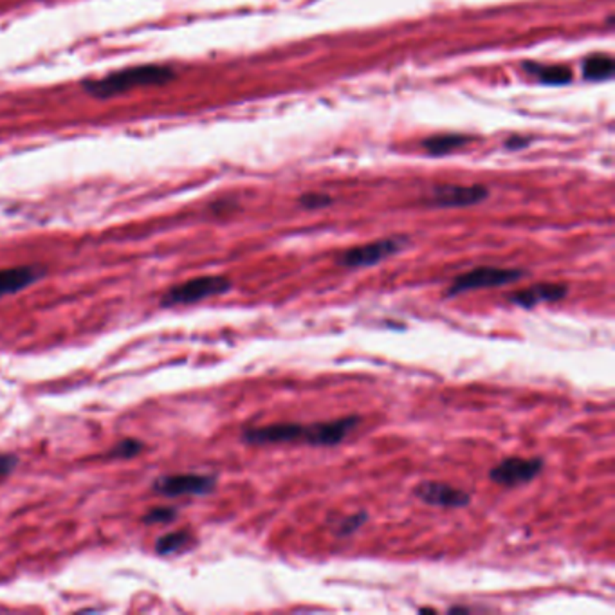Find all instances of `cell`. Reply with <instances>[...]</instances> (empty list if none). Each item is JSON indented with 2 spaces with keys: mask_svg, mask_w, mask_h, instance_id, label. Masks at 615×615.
Wrapping results in <instances>:
<instances>
[{
  "mask_svg": "<svg viewBox=\"0 0 615 615\" xmlns=\"http://www.w3.org/2000/svg\"><path fill=\"white\" fill-rule=\"evenodd\" d=\"M177 518V510L174 507H152L148 513L143 516V522L148 523V525H155V523H170Z\"/></svg>",
  "mask_w": 615,
  "mask_h": 615,
  "instance_id": "obj_18",
  "label": "cell"
},
{
  "mask_svg": "<svg viewBox=\"0 0 615 615\" xmlns=\"http://www.w3.org/2000/svg\"><path fill=\"white\" fill-rule=\"evenodd\" d=\"M527 271L523 269H507V268H474L471 271L458 275L453 278L448 291H446V298H457V296L465 294V292L478 291V289H494L502 287V285L514 284L525 278Z\"/></svg>",
  "mask_w": 615,
  "mask_h": 615,
  "instance_id": "obj_4",
  "label": "cell"
},
{
  "mask_svg": "<svg viewBox=\"0 0 615 615\" xmlns=\"http://www.w3.org/2000/svg\"><path fill=\"white\" fill-rule=\"evenodd\" d=\"M359 415L334 419V421L312 422H275V424L253 426L242 431V442L249 446H276V444H307L314 448H332L338 446L361 424Z\"/></svg>",
  "mask_w": 615,
  "mask_h": 615,
  "instance_id": "obj_1",
  "label": "cell"
},
{
  "mask_svg": "<svg viewBox=\"0 0 615 615\" xmlns=\"http://www.w3.org/2000/svg\"><path fill=\"white\" fill-rule=\"evenodd\" d=\"M530 76L538 78L539 81L547 83V85H565L572 80V73L565 67V65H542V64H529L527 65Z\"/></svg>",
  "mask_w": 615,
  "mask_h": 615,
  "instance_id": "obj_12",
  "label": "cell"
},
{
  "mask_svg": "<svg viewBox=\"0 0 615 615\" xmlns=\"http://www.w3.org/2000/svg\"><path fill=\"white\" fill-rule=\"evenodd\" d=\"M191 543V535L188 530H175V532H168V535L161 536L155 543V552L161 556H172L181 552L182 549H186Z\"/></svg>",
  "mask_w": 615,
  "mask_h": 615,
  "instance_id": "obj_15",
  "label": "cell"
},
{
  "mask_svg": "<svg viewBox=\"0 0 615 615\" xmlns=\"http://www.w3.org/2000/svg\"><path fill=\"white\" fill-rule=\"evenodd\" d=\"M233 289V282L227 276L208 275L186 280L182 284L174 285L162 294V307H175V305H191L198 301L222 296Z\"/></svg>",
  "mask_w": 615,
  "mask_h": 615,
  "instance_id": "obj_3",
  "label": "cell"
},
{
  "mask_svg": "<svg viewBox=\"0 0 615 615\" xmlns=\"http://www.w3.org/2000/svg\"><path fill=\"white\" fill-rule=\"evenodd\" d=\"M146 446L138 438H123L118 444L112 446V450L105 455L107 458H134L141 451H145Z\"/></svg>",
  "mask_w": 615,
  "mask_h": 615,
  "instance_id": "obj_16",
  "label": "cell"
},
{
  "mask_svg": "<svg viewBox=\"0 0 615 615\" xmlns=\"http://www.w3.org/2000/svg\"><path fill=\"white\" fill-rule=\"evenodd\" d=\"M467 141H470V138H465V136L442 134L426 139V141L422 143V146H424L429 154L442 155V154H450V152L457 150V148H462Z\"/></svg>",
  "mask_w": 615,
  "mask_h": 615,
  "instance_id": "obj_14",
  "label": "cell"
},
{
  "mask_svg": "<svg viewBox=\"0 0 615 615\" xmlns=\"http://www.w3.org/2000/svg\"><path fill=\"white\" fill-rule=\"evenodd\" d=\"M489 197V190L482 184L462 186V184H444L434 188L426 203L435 208H465L474 206Z\"/></svg>",
  "mask_w": 615,
  "mask_h": 615,
  "instance_id": "obj_9",
  "label": "cell"
},
{
  "mask_svg": "<svg viewBox=\"0 0 615 615\" xmlns=\"http://www.w3.org/2000/svg\"><path fill=\"white\" fill-rule=\"evenodd\" d=\"M217 478L213 474H166L154 482L152 489L165 498L177 496H204L213 493Z\"/></svg>",
  "mask_w": 615,
  "mask_h": 615,
  "instance_id": "obj_7",
  "label": "cell"
},
{
  "mask_svg": "<svg viewBox=\"0 0 615 615\" xmlns=\"http://www.w3.org/2000/svg\"><path fill=\"white\" fill-rule=\"evenodd\" d=\"M543 467L545 460L542 457H507L491 467L489 480L502 487L527 486L542 474Z\"/></svg>",
  "mask_w": 615,
  "mask_h": 615,
  "instance_id": "obj_6",
  "label": "cell"
},
{
  "mask_svg": "<svg viewBox=\"0 0 615 615\" xmlns=\"http://www.w3.org/2000/svg\"><path fill=\"white\" fill-rule=\"evenodd\" d=\"M16 464H18V458H16L15 455H0V482L11 474V471L16 467Z\"/></svg>",
  "mask_w": 615,
  "mask_h": 615,
  "instance_id": "obj_20",
  "label": "cell"
},
{
  "mask_svg": "<svg viewBox=\"0 0 615 615\" xmlns=\"http://www.w3.org/2000/svg\"><path fill=\"white\" fill-rule=\"evenodd\" d=\"M44 275L45 269L40 265H16V268L0 269V298L22 292Z\"/></svg>",
  "mask_w": 615,
  "mask_h": 615,
  "instance_id": "obj_11",
  "label": "cell"
},
{
  "mask_svg": "<svg viewBox=\"0 0 615 615\" xmlns=\"http://www.w3.org/2000/svg\"><path fill=\"white\" fill-rule=\"evenodd\" d=\"M175 78L174 69L166 65H138V67H129V69L116 71L103 78L83 81V89L87 94L94 97H112L118 94L129 92L136 87H150V85H166Z\"/></svg>",
  "mask_w": 615,
  "mask_h": 615,
  "instance_id": "obj_2",
  "label": "cell"
},
{
  "mask_svg": "<svg viewBox=\"0 0 615 615\" xmlns=\"http://www.w3.org/2000/svg\"><path fill=\"white\" fill-rule=\"evenodd\" d=\"M410 244L408 237H388L381 239L377 242L363 244V246H354L350 249H345L336 258V263L345 269H364L374 268L383 260L401 253Z\"/></svg>",
  "mask_w": 615,
  "mask_h": 615,
  "instance_id": "obj_5",
  "label": "cell"
},
{
  "mask_svg": "<svg viewBox=\"0 0 615 615\" xmlns=\"http://www.w3.org/2000/svg\"><path fill=\"white\" fill-rule=\"evenodd\" d=\"M332 204L330 195L325 193H305L300 197V206L305 210H321Z\"/></svg>",
  "mask_w": 615,
  "mask_h": 615,
  "instance_id": "obj_19",
  "label": "cell"
},
{
  "mask_svg": "<svg viewBox=\"0 0 615 615\" xmlns=\"http://www.w3.org/2000/svg\"><path fill=\"white\" fill-rule=\"evenodd\" d=\"M369 522V514L361 510V513L350 514V516H345L343 520H340V523L334 529V535L340 536V538H347V536H352L356 530H359L364 523Z\"/></svg>",
  "mask_w": 615,
  "mask_h": 615,
  "instance_id": "obj_17",
  "label": "cell"
},
{
  "mask_svg": "<svg viewBox=\"0 0 615 615\" xmlns=\"http://www.w3.org/2000/svg\"><path fill=\"white\" fill-rule=\"evenodd\" d=\"M568 291H571V287L567 284H552V282H547V284H536L530 285V287L510 292V294H507V301L516 305V307L535 309L539 304L561 301L563 298H567Z\"/></svg>",
  "mask_w": 615,
  "mask_h": 615,
  "instance_id": "obj_10",
  "label": "cell"
},
{
  "mask_svg": "<svg viewBox=\"0 0 615 615\" xmlns=\"http://www.w3.org/2000/svg\"><path fill=\"white\" fill-rule=\"evenodd\" d=\"M412 494L428 506L444 507V509H460L471 503V494L467 491L434 480L421 482L417 487H413Z\"/></svg>",
  "mask_w": 615,
  "mask_h": 615,
  "instance_id": "obj_8",
  "label": "cell"
},
{
  "mask_svg": "<svg viewBox=\"0 0 615 615\" xmlns=\"http://www.w3.org/2000/svg\"><path fill=\"white\" fill-rule=\"evenodd\" d=\"M615 64L611 56L608 54H594V56L587 58L583 64V74L587 80L592 81H603L610 80L614 74Z\"/></svg>",
  "mask_w": 615,
  "mask_h": 615,
  "instance_id": "obj_13",
  "label": "cell"
}]
</instances>
